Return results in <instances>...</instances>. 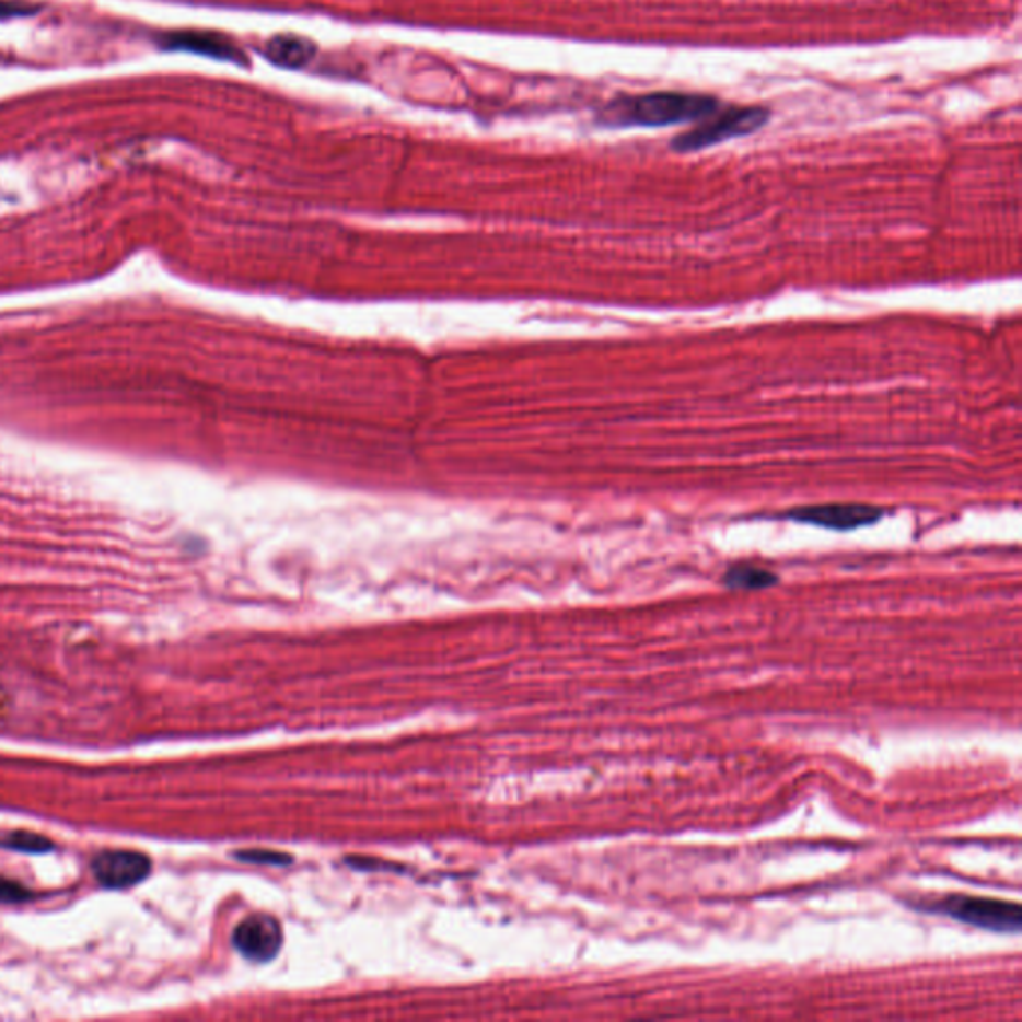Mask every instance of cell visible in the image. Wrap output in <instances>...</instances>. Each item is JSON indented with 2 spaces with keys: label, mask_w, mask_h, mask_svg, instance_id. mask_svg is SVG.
Segmentation results:
<instances>
[{
  "label": "cell",
  "mask_w": 1022,
  "mask_h": 1022,
  "mask_svg": "<svg viewBox=\"0 0 1022 1022\" xmlns=\"http://www.w3.org/2000/svg\"><path fill=\"white\" fill-rule=\"evenodd\" d=\"M721 103L707 94L651 92L641 96H622L600 113V123L609 128H659V126L697 123L713 113Z\"/></svg>",
  "instance_id": "6da1fadb"
},
{
  "label": "cell",
  "mask_w": 1022,
  "mask_h": 1022,
  "mask_svg": "<svg viewBox=\"0 0 1022 1022\" xmlns=\"http://www.w3.org/2000/svg\"><path fill=\"white\" fill-rule=\"evenodd\" d=\"M240 861L252 864H290L292 857L284 852L262 851V849H251V851H239L234 855Z\"/></svg>",
  "instance_id": "8fae6325"
},
{
  "label": "cell",
  "mask_w": 1022,
  "mask_h": 1022,
  "mask_svg": "<svg viewBox=\"0 0 1022 1022\" xmlns=\"http://www.w3.org/2000/svg\"><path fill=\"white\" fill-rule=\"evenodd\" d=\"M932 909L943 913L954 920L966 922L971 927L992 932L1021 931V907L1011 901L1000 898L968 897L951 895L934 903Z\"/></svg>",
  "instance_id": "3957f363"
},
{
  "label": "cell",
  "mask_w": 1022,
  "mask_h": 1022,
  "mask_svg": "<svg viewBox=\"0 0 1022 1022\" xmlns=\"http://www.w3.org/2000/svg\"><path fill=\"white\" fill-rule=\"evenodd\" d=\"M35 9L28 7V4H23V2H11V0H0V19H19V16H26V14H33Z\"/></svg>",
  "instance_id": "4fadbf2b"
},
{
  "label": "cell",
  "mask_w": 1022,
  "mask_h": 1022,
  "mask_svg": "<svg viewBox=\"0 0 1022 1022\" xmlns=\"http://www.w3.org/2000/svg\"><path fill=\"white\" fill-rule=\"evenodd\" d=\"M282 927L280 922L264 915L256 913L244 920H240L239 927L232 934V944L242 956L254 963H268L272 961L276 954L282 949Z\"/></svg>",
  "instance_id": "5b68a950"
},
{
  "label": "cell",
  "mask_w": 1022,
  "mask_h": 1022,
  "mask_svg": "<svg viewBox=\"0 0 1022 1022\" xmlns=\"http://www.w3.org/2000/svg\"><path fill=\"white\" fill-rule=\"evenodd\" d=\"M769 123V111L763 106H719L697 125L671 140L677 152H695L716 147L731 138L747 137Z\"/></svg>",
  "instance_id": "7a4b0ae2"
},
{
  "label": "cell",
  "mask_w": 1022,
  "mask_h": 1022,
  "mask_svg": "<svg viewBox=\"0 0 1022 1022\" xmlns=\"http://www.w3.org/2000/svg\"><path fill=\"white\" fill-rule=\"evenodd\" d=\"M889 510L871 503H821V506H801L777 513L779 520L815 525L831 532H855L861 527L875 525L885 518Z\"/></svg>",
  "instance_id": "277c9868"
},
{
  "label": "cell",
  "mask_w": 1022,
  "mask_h": 1022,
  "mask_svg": "<svg viewBox=\"0 0 1022 1022\" xmlns=\"http://www.w3.org/2000/svg\"><path fill=\"white\" fill-rule=\"evenodd\" d=\"M160 43L166 50H184V53H193L200 57L246 65V55L242 53V48L232 38L220 33L183 31V33H171L164 36Z\"/></svg>",
  "instance_id": "52a82bcc"
},
{
  "label": "cell",
  "mask_w": 1022,
  "mask_h": 1022,
  "mask_svg": "<svg viewBox=\"0 0 1022 1022\" xmlns=\"http://www.w3.org/2000/svg\"><path fill=\"white\" fill-rule=\"evenodd\" d=\"M92 871L106 889H126L142 883L150 875L152 863L138 851H104L94 859Z\"/></svg>",
  "instance_id": "8992f818"
},
{
  "label": "cell",
  "mask_w": 1022,
  "mask_h": 1022,
  "mask_svg": "<svg viewBox=\"0 0 1022 1022\" xmlns=\"http://www.w3.org/2000/svg\"><path fill=\"white\" fill-rule=\"evenodd\" d=\"M0 847L9 851L19 852H48L55 849L53 840L46 839L33 831H0Z\"/></svg>",
  "instance_id": "30bf717a"
},
{
  "label": "cell",
  "mask_w": 1022,
  "mask_h": 1022,
  "mask_svg": "<svg viewBox=\"0 0 1022 1022\" xmlns=\"http://www.w3.org/2000/svg\"><path fill=\"white\" fill-rule=\"evenodd\" d=\"M777 583H779V578L775 571L753 566V564H735L723 576V585L729 590H767Z\"/></svg>",
  "instance_id": "9c48e42d"
},
{
  "label": "cell",
  "mask_w": 1022,
  "mask_h": 1022,
  "mask_svg": "<svg viewBox=\"0 0 1022 1022\" xmlns=\"http://www.w3.org/2000/svg\"><path fill=\"white\" fill-rule=\"evenodd\" d=\"M264 55L282 69H302L316 55V45L304 36L278 35L264 46Z\"/></svg>",
  "instance_id": "ba28073f"
},
{
  "label": "cell",
  "mask_w": 1022,
  "mask_h": 1022,
  "mask_svg": "<svg viewBox=\"0 0 1022 1022\" xmlns=\"http://www.w3.org/2000/svg\"><path fill=\"white\" fill-rule=\"evenodd\" d=\"M31 898V891H26L23 885L12 883L7 879H0V905H12V903H24Z\"/></svg>",
  "instance_id": "7c38bea8"
}]
</instances>
